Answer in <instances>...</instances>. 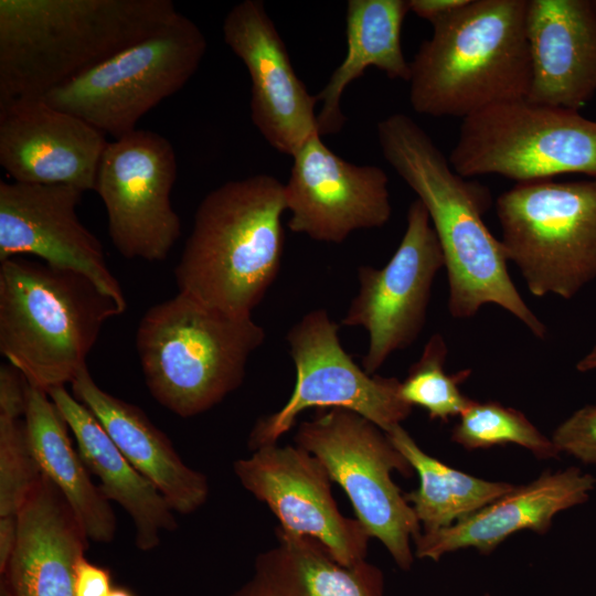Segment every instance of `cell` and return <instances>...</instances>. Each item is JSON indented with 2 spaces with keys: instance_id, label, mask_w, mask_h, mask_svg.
Segmentation results:
<instances>
[{
  "instance_id": "44dd1931",
  "label": "cell",
  "mask_w": 596,
  "mask_h": 596,
  "mask_svg": "<svg viewBox=\"0 0 596 596\" xmlns=\"http://www.w3.org/2000/svg\"><path fill=\"white\" fill-rule=\"evenodd\" d=\"M88 539L43 476L18 515V540L1 573L0 596H75L74 570Z\"/></svg>"
},
{
  "instance_id": "3957f363",
  "label": "cell",
  "mask_w": 596,
  "mask_h": 596,
  "mask_svg": "<svg viewBox=\"0 0 596 596\" xmlns=\"http://www.w3.org/2000/svg\"><path fill=\"white\" fill-rule=\"evenodd\" d=\"M285 184L266 173L231 180L200 202L174 276L179 292L252 316L279 274Z\"/></svg>"
},
{
  "instance_id": "d6a6232c",
  "label": "cell",
  "mask_w": 596,
  "mask_h": 596,
  "mask_svg": "<svg viewBox=\"0 0 596 596\" xmlns=\"http://www.w3.org/2000/svg\"><path fill=\"white\" fill-rule=\"evenodd\" d=\"M75 596H108L113 589L109 570L82 556L74 570Z\"/></svg>"
},
{
  "instance_id": "83f0119b",
  "label": "cell",
  "mask_w": 596,
  "mask_h": 596,
  "mask_svg": "<svg viewBox=\"0 0 596 596\" xmlns=\"http://www.w3.org/2000/svg\"><path fill=\"white\" fill-rule=\"evenodd\" d=\"M450 438L467 450L514 444L539 459L560 456L552 439L543 435L522 412L493 401L472 400L459 415Z\"/></svg>"
},
{
  "instance_id": "484cf974",
  "label": "cell",
  "mask_w": 596,
  "mask_h": 596,
  "mask_svg": "<svg viewBox=\"0 0 596 596\" xmlns=\"http://www.w3.org/2000/svg\"><path fill=\"white\" fill-rule=\"evenodd\" d=\"M29 443L40 469L61 492L88 540L113 541L116 518L68 436V426L49 394L26 381L24 416Z\"/></svg>"
},
{
  "instance_id": "4fadbf2b",
  "label": "cell",
  "mask_w": 596,
  "mask_h": 596,
  "mask_svg": "<svg viewBox=\"0 0 596 596\" xmlns=\"http://www.w3.org/2000/svg\"><path fill=\"white\" fill-rule=\"evenodd\" d=\"M445 267L443 252L423 203L414 200L398 247L382 268H358V292L341 326L360 327L368 333L362 368L369 374L395 352L413 344L427 317L433 284Z\"/></svg>"
},
{
  "instance_id": "9a60e30c",
  "label": "cell",
  "mask_w": 596,
  "mask_h": 596,
  "mask_svg": "<svg viewBox=\"0 0 596 596\" xmlns=\"http://www.w3.org/2000/svg\"><path fill=\"white\" fill-rule=\"evenodd\" d=\"M285 198L289 230L323 243L340 244L358 230L382 227L392 214L385 171L340 158L319 134L292 156Z\"/></svg>"
},
{
  "instance_id": "d590c367",
  "label": "cell",
  "mask_w": 596,
  "mask_h": 596,
  "mask_svg": "<svg viewBox=\"0 0 596 596\" xmlns=\"http://www.w3.org/2000/svg\"><path fill=\"white\" fill-rule=\"evenodd\" d=\"M576 369L579 372L596 370V344L577 362Z\"/></svg>"
},
{
  "instance_id": "8fae6325",
  "label": "cell",
  "mask_w": 596,
  "mask_h": 596,
  "mask_svg": "<svg viewBox=\"0 0 596 596\" xmlns=\"http://www.w3.org/2000/svg\"><path fill=\"white\" fill-rule=\"evenodd\" d=\"M340 326L326 309H315L288 330L286 341L295 366V385L288 401L252 428L248 447L276 444L310 408L354 412L385 433L401 425L413 407L400 395L401 381L369 374L343 349Z\"/></svg>"
},
{
  "instance_id": "cb8c5ba5",
  "label": "cell",
  "mask_w": 596,
  "mask_h": 596,
  "mask_svg": "<svg viewBox=\"0 0 596 596\" xmlns=\"http://www.w3.org/2000/svg\"><path fill=\"white\" fill-rule=\"evenodd\" d=\"M277 544L258 554L254 574L230 596H384L382 571L339 563L316 539L276 528Z\"/></svg>"
},
{
  "instance_id": "f546056e",
  "label": "cell",
  "mask_w": 596,
  "mask_h": 596,
  "mask_svg": "<svg viewBox=\"0 0 596 596\" xmlns=\"http://www.w3.org/2000/svg\"><path fill=\"white\" fill-rule=\"evenodd\" d=\"M42 477L24 418L0 416V517H18Z\"/></svg>"
},
{
  "instance_id": "74e56055",
  "label": "cell",
  "mask_w": 596,
  "mask_h": 596,
  "mask_svg": "<svg viewBox=\"0 0 596 596\" xmlns=\"http://www.w3.org/2000/svg\"><path fill=\"white\" fill-rule=\"evenodd\" d=\"M590 2H592V7L594 9V12L596 14V0H592Z\"/></svg>"
},
{
  "instance_id": "836d02e7",
  "label": "cell",
  "mask_w": 596,
  "mask_h": 596,
  "mask_svg": "<svg viewBox=\"0 0 596 596\" xmlns=\"http://www.w3.org/2000/svg\"><path fill=\"white\" fill-rule=\"evenodd\" d=\"M468 0H408L409 11L433 24L467 3Z\"/></svg>"
},
{
  "instance_id": "5b68a950",
  "label": "cell",
  "mask_w": 596,
  "mask_h": 596,
  "mask_svg": "<svg viewBox=\"0 0 596 596\" xmlns=\"http://www.w3.org/2000/svg\"><path fill=\"white\" fill-rule=\"evenodd\" d=\"M123 312L78 273L18 257L0 262V352L46 393L71 384L105 322Z\"/></svg>"
},
{
  "instance_id": "6da1fadb",
  "label": "cell",
  "mask_w": 596,
  "mask_h": 596,
  "mask_svg": "<svg viewBox=\"0 0 596 596\" xmlns=\"http://www.w3.org/2000/svg\"><path fill=\"white\" fill-rule=\"evenodd\" d=\"M376 134L384 159L428 213L444 256L450 316L468 319L493 304L544 339L545 324L518 291L502 243L482 219L491 205L489 189L459 175L432 137L406 114L383 118Z\"/></svg>"
},
{
  "instance_id": "ffe728a7",
  "label": "cell",
  "mask_w": 596,
  "mask_h": 596,
  "mask_svg": "<svg viewBox=\"0 0 596 596\" xmlns=\"http://www.w3.org/2000/svg\"><path fill=\"white\" fill-rule=\"evenodd\" d=\"M595 486L596 478L578 468L544 472L449 526L422 532L414 555L439 561L470 547L488 555L517 532L546 533L557 513L585 503Z\"/></svg>"
},
{
  "instance_id": "d6986e66",
  "label": "cell",
  "mask_w": 596,
  "mask_h": 596,
  "mask_svg": "<svg viewBox=\"0 0 596 596\" xmlns=\"http://www.w3.org/2000/svg\"><path fill=\"white\" fill-rule=\"evenodd\" d=\"M526 99L577 110L596 93V14L589 0H528Z\"/></svg>"
},
{
  "instance_id": "e0dca14e",
  "label": "cell",
  "mask_w": 596,
  "mask_h": 596,
  "mask_svg": "<svg viewBox=\"0 0 596 596\" xmlns=\"http://www.w3.org/2000/svg\"><path fill=\"white\" fill-rule=\"evenodd\" d=\"M82 194L67 185L1 180L0 262L29 254L49 266L78 273L125 311L123 289L107 266L103 246L78 219Z\"/></svg>"
},
{
  "instance_id": "4316f807",
  "label": "cell",
  "mask_w": 596,
  "mask_h": 596,
  "mask_svg": "<svg viewBox=\"0 0 596 596\" xmlns=\"http://www.w3.org/2000/svg\"><path fill=\"white\" fill-rule=\"evenodd\" d=\"M386 434L418 475V488L405 493V498L422 532L449 526L515 488L512 483L485 480L444 464L425 453L402 425Z\"/></svg>"
},
{
  "instance_id": "8992f818",
  "label": "cell",
  "mask_w": 596,
  "mask_h": 596,
  "mask_svg": "<svg viewBox=\"0 0 596 596\" xmlns=\"http://www.w3.org/2000/svg\"><path fill=\"white\" fill-rule=\"evenodd\" d=\"M265 337L252 316H234L178 292L146 311L136 349L153 398L178 416L192 417L241 386Z\"/></svg>"
},
{
  "instance_id": "7402d4cb",
  "label": "cell",
  "mask_w": 596,
  "mask_h": 596,
  "mask_svg": "<svg viewBox=\"0 0 596 596\" xmlns=\"http://www.w3.org/2000/svg\"><path fill=\"white\" fill-rule=\"evenodd\" d=\"M71 387L73 396L92 412L125 458L174 512L190 514L206 502V476L183 462L167 435L138 406L100 389L87 366L76 374Z\"/></svg>"
},
{
  "instance_id": "9c48e42d",
  "label": "cell",
  "mask_w": 596,
  "mask_h": 596,
  "mask_svg": "<svg viewBox=\"0 0 596 596\" xmlns=\"http://www.w3.org/2000/svg\"><path fill=\"white\" fill-rule=\"evenodd\" d=\"M448 160L464 178L499 174L517 183L565 173L596 178V120L526 98L501 102L462 118Z\"/></svg>"
},
{
  "instance_id": "8d00e7d4",
  "label": "cell",
  "mask_w": 596,
  "mask_h": 596,
  "mask_svg": "<svg viewBox=\"0 0 596 596\" xmlns=\"http://www.w3.org/2000/svg\"><path fill=\"white\" fill-rule=\"evenodd\" d=\"M108 596H135L134 593L124 587H113Z\"/></svg>"
},
{
  "instance_id": "f1b7e54d",
  "label": "cell",
  "mask_w": 596,
  "mask_h": 596,
  "mask_svg": "<svg viewBox=\"0 0 596 596\" xmlns=\"http://www.w3.org/2000/svg\"><path fill=\"white\" fill-rule=\"evenodd\" d=\"M447 353L444 337L434 333L400 385V395L404 402L412 407L424 408L429 419L443 423L459 416L472 402L460 391V384L470 376L471 370L447 373Z\"/></svg>"
},
{
  "instance_id": "7c38bea8",
  "label": "cell",
  "mask_w": 596,
  "mask_h": 596,
  "mask_svg": "<svg viewBox=\"0 0 596 596\" xmlns=\"http://www.w3.org/2000/svg\"><path fill=\"white\" fill-rule=\"evenodd\" d=\"M177 179L173 146L158 132L136 129L108 142L95 190L108 234L126 258L164 260L181 234L170 194Z\"/></svg>"
},
{
  "instance_id": "603a6c76",
  "label": "cell",
  "mask_w": 596,
  "mask_h": 596,
  "mask_svg": "<svg viewBox=\"0 0 596 596\" xmlns=\"http://www.w3.org/2000/svg\"><path fill=\"white\" fill-rule=\"evenodd\" d=\"M47 394L73 433L87 469L98 478L104 496L130 515L137 549L157 547L161 532L177 528L174 511L164 497L132 467L92 412L65 386L54 387Z\"/></svg>"
},
{
  "instance_id": "7a4b0ae2",
  "label": "cell",
  "mask_w": 596,
  "mask_h": 596,
  "mask_svg": "<svg viewBox=\"0 0 596 596\" xmlns=\"http://www.w3.org/2000/svg\"><path fill=\"white\" fill-rule=\"evenodd\" d=\"M178 12L171 0H0V106L44 97Z\"/></svg>"
},
{
  "instance_id": "e575fe53",
  "label": "cell",
  "mask_w": 596,
  "mask_h": 596,
  "mask_svg": "<svg viewBox=\"0 0 596 596\" xmlns=\"http://www.w3.org/2000/svg\"><path fill=\"white\" fill-rule=\"evenodd\" d=\"M18 540V517H0V574L4 572Z\"/></svg>"
},
{
  "instance_id": "f35d334b",
  "label": "cell",
  "mask_w": 596,
  "mask_h": 596,
  "mask_svg": "<svg viewBox=\"0 0 596 596\" xmlns=\"http://www.w3.org/2000/svg\"><path fill=\"white\" fill-rule=\"evenodd\" d=\"M483 596H489L488 594H485Z\"/></svg>"
},
{
  "instance_id": "30bf717a",
  "label": "cell",
  "mask_w": 596,
  "mask_h": 596,
  "mask_svg": "<svg viewBox=\"0 0 596 596\" xmlns=\"http://www.w3.org/2000/svg\"><path fill=\"white\" fill-rule=\"evenodd\" d=\"M201 29L178 12L149 36L49 92V105L118 139L180 91L205 55Z\"/></svg>"
},
{
  "instance_id": "4dcf8cb0",
  "label": "cell",
  "mask_w": 596,
  "mask_h": 596,
  "mask_svg": "<svg viewBox=\"0 0 596 596\" xmlns=\"http://www.w3.org/2000/svg\"><path fill=\"white\" fill-rule=\"evenodd\" d=\"M551 439L560 454L596 464V404L574 412L555 428Z\"/></svg>"
},
{
  "instance_id": "ba28073f",
  "label": "cell",
  "mask_w": 596,
  "mask_h": 596,
  "mask_svg": "<svg viewBox=\"0 0 596 596\" xmlns=\"http://www.w3.org/2000/svg\"><path fill=\"white\" fill-rule=\"evenodd\" d=\"M294 441L322 462L348 496L356 520L408 571L414 562L411 542L422 526L392 472L409 477L414 470L387 434L354 412L331 408L301 422Z\"/></svg>"
},
{
  "instance_id": "d4e9b609",
  "label": "cell",
  "mask_w": 596,
  "mask_h": 596,
  "mask_svg": "<svg viewBox=\"0 0 596 596\" xmlns=\"http://www.w3.org/2000/svg\"><path fill=\"white\" fill-rule=\"evenodd\" d=\"M409 11L406 0H349L345 14L347 54L316 97L320 108L317 125L320 136L339 132L347 121L341 110L345 88L375 67L392 79H409L401 32Z\"/></svg>"
},
{
  "instance_id": "ac0fdd59",
  "label": "cell",
  "mask_w": 596,
  "mask_h": 596,
  "mask_svg": "<svg viewBox=\"0 0 596 596\" xmlns=\"http://www.w3.org/2000/svg\"><path fill=\"white\" fill-rule=\"evenodd\" d=\"M107 145L104 132L42 98L0 106V166L14 182L93 191Z\"/></svg>"
},
{
  "instance_id": "52a82bcc",
  "label": "cell",
  "mask_w": 596,
  "mask_h": 596,
  "mask_svg": "<svg viewBox=\"0 0 596 596\" xmlns=\"http://www.w3.org/2000/svg\"><path fill=\"white\" fill-rule=\"evenodd\" d=\"M496 211L505 256L532 295L571 299L596 279V178L517 183Z\"/></svg>"
},
{
  "instance_id": "1f68e13d",
  "label": "cell",
  "mask_w": 596,
  "mask_h": 596,
  "mask_svg": "<svg viewBox=\"0 0 596 596\" xmlns=\"http://www.w3.org/2000/svg\"><path fill=\"white\" fill-rule=\"evenodd\" d=\"M26 412V380L12 364L0 366V416L24 418Z\"/></svg>"
},
{
  "instance_id": "5bb4252c",
  "label": "cell",
  "mask_w": 596,
  "mask_h": 596,
  "mask_svg": "<svg viewBox=\"0 0 596 596\" xmlns=\"http://www.w3.org/2000/svg\"><path fill=\"white\" fill-rule=\"evenodd\" d=\"M241 485L277 518L283 531L319 541L341 564L365 561L370 534L341 513L322 462L297 445L262 446L233 466Z\"/></svg>"
},
{
  "instance_id": "277c9868",
  "label": "cell",
  "mask_w": 596,
  "mask_h": 596,
  "mask_svg": "<svg viewBox=\"0 0 596 596\" xmlns=\"http://www.w3.org/2000/svg\"><path fill=\"white\" fill-rule=\"evenodd\" d=\"M528 0H468L432 24L409 63V102L417 114L468 117L525 98L531 81Z\"/></svg>"
},
{
  "instance_id": "2e32d148",
  "label": "cell",
  "mask_w": 596,
  "mask_h": 596,
  "mask_svg": "<svg viewBox=\"0 0 596 596\" xmlns=\"http://www.w3.org/2000/svg\"><path fill=\"white\" fill-rule=\"evenodd\" d=\"M222 32L226 45L248 71L254 126L273 148L292 157L319 134L318 100L296 73L263 1L235 4L223 21Z\"/></svg>"
}]
</instances>
